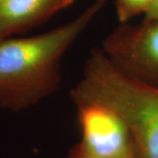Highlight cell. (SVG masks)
I'll use <instances>...</instances> for the list:
<instances>
[{"label":"cell","mask_w":158,"mask_h":158,"mask_svg":"<svg viewBox=\"0 0 158 158\" xmlns=\"http://www.w3.org/2000/svg\"><path fill=\"white\" fill-rule=\"evenodd\" d=\"M94 0L74 20L48 32L0 42V109L19 112L59 89L62 59L108 4Z\"/></svg>","instance_id":"6da1fadb"},{"label":"cell","mask_w":158,"mask_h":158,"mask_svg":"<svg viewBox=\"0 0 158 158\" xmlns=\"http://www.w3.org/2000/svg\"><path fill=\"white\" fill-rule=\"evenodd\" d=\"M70 96L72 103L94 101L110 107L131 132L142 158H158V87L121 73L96 47Z\"/></svg>","instance_id":"7a4b0ae2"},{"label":"cell","mask_w":158,"mask_h":158,"mask_svg":"<svg viewBox=\"0 0 158 158\" xmlns=\"http://www.w3.org/2000/svg\"><path fill=\"white\" fill-rule=\"evenodd\" d=\"M101 49L121 73L158 87V19L119 24L102 41Z\"/></svg>","instance_id":"3957f363"},{"label":"cell","mask_w":158,"mask_h":158,"mask_svg":"<svg viewBox=\"0 0 158 158\" xmlns=\"http://www.w3.org/2000/svg\"><path fill=\"white\" fill-rule=\"evenodd\" d=\"M80 149L94 158H142L124 121L110 107L94 101L73 102Z\"/></svg>","instance_id":"277c9868"},{"label":"cell","mask_w":158,"mask_h":158,"mask_svg":"<svg viewBox=\"0 0 158 158\" xmlns=\"http://www.w3.org/2000/svg\"><path fill=\"white\" fill-rule=\"evenodd\" d=\"M75 0H0V35L3 39L45 23Z\"/></svg>","instance_id":"5b68a950"},{"label":"cell","mask_w":158,"mask_h":158,"mask_svg":"<svg viewBox=\"0 0 158 158\" xmlns=\"http://www.w3.org/2000/svg\"><path fill=\"white\" fill-rule=\"evenodd\" d=\"M154 0H114L116 15L119 24L129 23L132 19L144 15L149 10Z\"/></svg>","instance_id":"8992f818"},{"label":"cell","mask_w":158,"mask_h":158,"mask_svg":"<svg viewBox=\"0 0 158 158\" xmlns=\"http://www.w3.org/2000/svg\"><path fill=\"white\" fill-rule=\"evenodd\" d=\"M66 158H94L89 155H87L86 153H84L83 151L80 149V147L77 144H75L73 147L69 150Z\"/></svg>","instance_id":"52a82bcc"},{"label":"cell","mask_w":158,"mask_h":158,"mask_svg":"<svg viewBox=\"0 0 158 158\" xmlns=\"http://www.w3.org/2000/svg\"><path fill=\"white\" fill-rule=\"evenodd\" d=\"M144 19H158V0H154Z\"/></svg>","instance_id":"ba28073f"},{"label":"cell","mask_w":158,"mask_h":158,"mask_svg":"<svg viewBox=\"0 0 158 158\" xmlns=\"http://www.w3.org/2000/svg\"><path fill=\"white\" fill-rule=\"evenodd\" d=\"M2 39H3V38L1 37V35H0V42H1V41H2Z\"/></svg>","instance_id":"9c48e42d"}]
</instances>
